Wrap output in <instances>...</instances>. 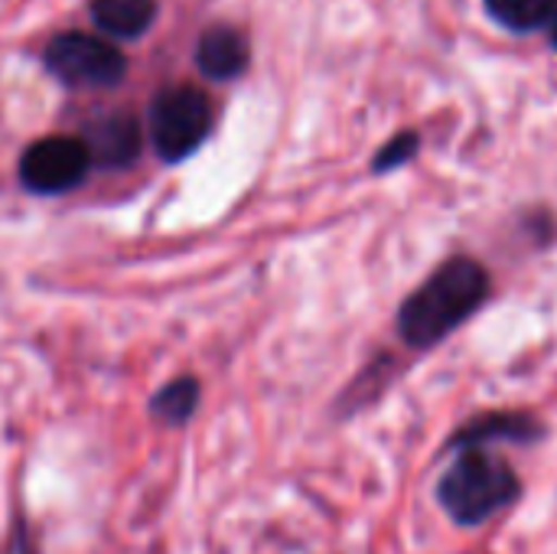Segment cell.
<instances>
[{
  "label": "cell",
  "instance_id": "obj_1",
  "mask_svg": "<svg viewBox=\"0 0 557 554\" xmlns=\"http://www.w3.org/2000/svg\"><path fill=\"white\" fill-rule=\"evenodd\" d=\"M490 294L486 271L470 258L447 261L431 281H424L398 313V333L408 346H434L454 333Z\"/></svg>",
  "mask_w": 557,
  "mask_h": 554
},
{
  "label": "cell",
  "instance_id": "obj_2",
  "mask_svg": "<svg viewBox=\"0 0 557 554\" xmlns=\"http://www.w3.org/2000/svg\"><path fill=\"white\" fill-rule=\"evenodd\" d=\"M516 470L486 454L483 447H467V454L441 477L437 500L457 526H483L519 500Z\"/></svg>",
  "mask_w": 557,
  "mask_h": 554
},
{
  "label": "cell",
  "instance_id": "obj_3",
  "mask_svg": "<svg viewBox=\"0 0 557 554\" xmlns=\"http://www.w3.org/2000/svg\"><path fill=\"white\" fill-rule=\"evenodd\" d=\"M212 108L202 88L170 85L153 98L150 108V137L163 160H186L209 137Z\"/></svg>",
  "mask_w": 557,
  "mask_h": 554
},
{
  "label": "cell",
  "instance_id": "obj_4",
  "mask_svg": "<svg viewBox=\"0 0 557 554\" xmlns=\"http://www.w3.org/2000/svg\"><path fill=\"white\" fill-rule=\"evenodd\" d=\"M46 69L75 88H108L124 78V56L91 33H62L46 46Z\"/></svg>",
  "mask_w": 557,
  "mask_h": 554
},
{
  "label": "cell",
  "instance_id": "obj_5",
  "mask_svg": "<svg viewBox=\"0 0 557 554\" xmlns=\"http://www.w3.org/2000/svg\"><path fill=\"white\" fill-rule=\"evenodd\" d=\"M91 167L88 147L82 137H42L36 144L26 147L23 160H20V183L29 193L39 196H52V193H65L72 186H78L85 180Z\"/></svg>",
  "mask_w": 557,
  "mask_h": 554
},
{
  "label": "cell",
  "instance_id": "obj_6",
  "mask_svg": "<svg viewBox=\"0 0 557 554\" xmlns=\"http://www.w3.org/2000/svg\"><path fill=\"white\" fill-rule=\"evenodd\" d=\"M196 62L202 75L215 82L238 78L248 69V39L235 26H212L199 36L196 46Z\"/></svg>",
  "mask_w": 557,
  "mask_h": 554
},
{
  "label": "cell",
  "instance_id": "obj_7",
  "mask_svg": "<svg viewBox=\"0 0 557 554\" xmlns=\"http://www.w3.org/2000/svg\"><path fill=\"white\" fill-rule=\"evenodd\" d=\"M88 147L91 163L101 167H127L134 163L137 150H140V131L137 121L127 114H108L98 124L88 127V134L82 137Z\"/></svg>",
  "mask_w": 557,
  "mask_h": 554
},
{
  "label": "cell",
  "instance_id": "obj_8",
  "mask_svg": "<svg viewBox=\"0 0 557 554\" xmlns=\"http://www.w3.org/2000/svg\"><path fill=\"white\" fill-rule=\"evenodd\" d=\"M157 16V0H91V20L108 36H144Z\"/></svg>",
  "mask_w": 557,
  "mask_h": 554
},
{
  "label": "cell",
  "instance_id": "obj_9",
  "mask_svg": "<svg viewBox=\"0 0 557 554\" xmlns=\"http://www.w3.org/2000/svg\"><path fill=\"white\" fill-rule=\"evenodd\" d=\"M490 16L516 33L539 29L557 16V0H486Z\"/></svg>",
  "mask_w": 557,
  "mask_h": 554
},
{
  "label": "cell",
  "instance_id": "obj_10",
  "mask_svg": "<svg viewBox=\"0 0 557 554\" xmlns=\"http://www.w3.org/2000/svg\"><path fill=\"white\" fill-rule=\"evenodd\" d=\"M196 402H199V385H196V379H176V382H170L166 389L157 392V398H153L150 408H153V415H157L160 421H166V424H183V421L193 415Z\"/></svg>",
  "mask_w": 557,
  "mask_h": 554
},
{
  "label": "cell",
  "instance_id": "obj_11",
  "mask_svg": "<svg viewBox=\"0 0 557 554\" xmlns=\"http://www.w3.org/2000/svg\"><path fill=\"white\" fill-rule=\"evenodd\" d=\"M493 438H522V441H529V438H535V428H532L529 418H486V421L473 424L470 431H463L460 444L476 447V444L493 441Z\"/></svg>",
  "mask_w": 557,
  "mask_h": 554
},
{
  "label": "cell",
  "instance_id": "obj_12",
  "mask_svg": "<svg viewBox=\"0 0 557 554\" xmlns=\"http://www.w3.org/2000/svg\"><path fill=\"white\" fill-rule=\"evenodd\" d=\"M414 150H418V137H414V134H398V137L375 157V170H392V167L405 163Z\"/></svg>",
  "mask_w": 557,
  "mask_h": 554
},
{
  "label": "cell",
  "instance_id": "obj_13",
  "mask_svg": "<svg viewBox=\"0 0 557 554\" xmlns=\"http://www.w3.org/2000/svg\"><path fill=\"white\" fill-rule=\"evenodd\" d=\"M555 46H557V26H555Z\"/></svg>",
  "mask_w": 557,
  "mask_h": 554
}]
</instances>
